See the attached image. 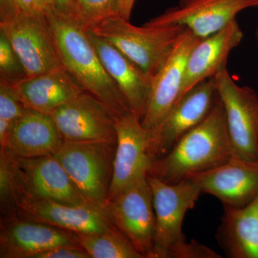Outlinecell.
<instances>
[{"instance_id": "7a4b0ae2", "label": "cell", "mask_w": 258, "mask_h": 258, "mask_svg": "<svg viewBox=\"0 0 258 258\" xmlns=\"http://www.w3.org/2000/svg\"><path fill=\"white\" fill-rule=\"evenodd\" d=\"M46 18L61 66L81 89L104 103L118 118L132 111L102 63L87 30L54 11Z\"/></svg>"}, {"instance_id": "3957f363", "label": "cell", "mask_w": 258, "mask_h": 258, "mask_svg": "<svg viewBox=\"0 0 258 258\" xmlns=\"http://www.w3.org/2000/svg\"><path fill=\"white\" fill-rule=\"evenodd\" d=\"M183 26H134L119 15L96 24L91 30L134 61L153 79L170 55Z\"/></svg>"}, {"instance_id": "ac0fdd59", "label": "cell", "mask_w": 258, "mask_h": 258, "mask_svg": "<svg viewBox=\"0 0 258 258\" xmlns=\"http://www.w3.org/2000/svg\"><path fill=\"white\" fill-rule=\"evenodd\" d=\"M87 31L105 69L124 96L131 111L142 120L150 96L152 79L121 51L91 30Z\"/></svg>"}, {"instance_id": "484cf974", "label": "cell", "mask_w": 258, "mask_h": 258, "mask_svg": "<svg viewBox=\"0 0 258 258\" xmlns=\"http://www.w3.org/2000/svg\"><path fill=\"white\" fill-rule=\"evenodd\" d=\"M0 200L2 207L14 216L16 211V184L9 156L3 151L0 154Z\"/></svg>"}, {"instance_id": "9a60e30c", "label": "cell", "mask_w": 258, "mask_h": 258, "mask_svg": "<svg viewBox=\"0 0 258 258\" xmlns=\"http://www.w3.org/2000/svg\"><path fill=\"white\" fill-rule=\"evenodd\" d=\"M50 114L64 141H117L118 117L89 93H81Z\"/></svg>"}, {"instance_id": "5b68a950", "label": "cell", "mask_w": 258, "mask_h": 258, "mask_svg": "<svg viewBox=\"0 0 258 258\" xmlns=\"http://www.w3.org/2000/svg\"><path fill=\"white\" fill-rule=\"evenodd\" d=\"M152 188L156 216V231L150 258H172L186 242L182 232L184 217L195 207L202 194L193 180L186 179L174 184L147 175Z\"/></svg>"}, {"instance_id": "ffe728a7", "label": "cell", "mask_w": 258, "mask_h": 258, "mask_svg": "<svg viewBox=\"0 0 258 258\" xmlns=\"http://www.w3.org/2000/svg\"><path fill=\"white\" fill-rule=\"evenodd\" d=\"M242 38L243 32L235 19L220 31L202 39L190 52L181 96L226 67L230 52Z\"/></svg>"}, {"instance_id": "d4e9b609", "label": "cell", "mask_w": 258, "mask_h": 258, "mask_svg": "<svg viewBox=\"0 0 258 258\" xmlns=\"http://www.w3.org/2000/svg\"><path fill=\"white\" fill-rule=\"evenodd\" d=\"M27 77L20 57L4 32L0 30V79L16 83Z\"/></svg>"}, {"instance_id": "603a6c76", "label": "cell", "mask_w": 258, "mask_h": 258, "mask_svg": "<svg viewBox=\"0 0 258 258\" xmlns=\"http://www.w3.org/2000/svg\"><path fill=\"white\" fill-rule=\"evenodd\" d=\"M74 233V238L91 258H144L118 228L98 234Z\"/></svg>"}, {"instance_id": "7c38bea8", "label": "cell", "mask_w": 258, "mask_h": 258, "mask_svg": "<svg viewBox=\"0 0 258 258\" xmlns=\"http://www.w3.org/2000/svg\"><path fill=\"white\" fill-rule=\"evenodd\" d=\"M20 218L50 224L76 233L98 234L115 227L106 210L94 205L73 206L17 192Z\"/></svg>"}, {"instance_id": "8fae6325", "label": "cell", "mask_w": 258, "mask_h": 258, "mask_svg": "<svg viewBox=\"0 0 258 258\" xmlns=\"http://www.w3.org/2000/svg\"><path fill=\"white\" fill-rule=\"evenodd\" d=\"M115 130L116 147L108 201L147 177L152 163L149 152V134L140 118L128 112L117 118Z\"/></svg>"}, {"instance_id": "52a82bcc", "label": "cell", "mask_w": 258, "mask_h": 258, "mask_svg": "<svg viewBox=\"0 0 258 258\" xmlns=\"http://www.w3.org/2000/svg\"><path fill=\"white\" fill-rule=\"evenodd\" d=\"M9 157L16 194L23 193L73 206L93 205L81 194L55 156Z\"/></svg>"}, {"instance_id": "d6986e66", "label": "cell", "mask_w": 258, "mask_h": 258, "mask_svg": "<svg viewBox=\"0 0 258 258\" xmlns=\"http://www.w3.org/2000/svg\"><path fill=\"white\" fill-rule=\"evenodd\" d=\"M63 142L50 113L28 108L13 123L1 151L14 157H43L54 155Z\"/></svg>"}, {"instance_id": "30bf717a", "label": "cell", "mask_w": 258, "mask_h": 258, "mask_svg": "<svg viewBox=\"0 0 258 258\" xmlns=\"http://www.w3.org/2000/svg\"><path fill=\"white\" fill-rule=\"evenodd\" d=\"M4 32L23 62L28 77L62 67L46 15L19 12L0 23Z\"/></svg>"}, {"instance_id": "d6a6232c", "label": "cell", "mask_w": 258, "mask_h": 258, "mask_svg": "<svg viewBox=\"0 0 258 258\" xmlns=\"http://www.w3.org/2000/svg\"><path fill=\"white\" fill-rule=\"evenodd\" d=\"M13 123L9 120L0 118V145H1V148L4 147L7 139L9 136Z\"/></svg>"}, {"instance_id": "6da1fadb", "label": "cell", "mask_w": 258, "mask_h": 258, "mask_svg": "<svg viewBox=\"0 0 258 258\" xmlns=\"http://www.w3.org/2000/svg\"><path fill=\"white\" fill-rule=\"evenodd\" d=\"M233 157L225 108L218 94L208 116L152 161L148 174L169 184L211 170Z\"/></svg>"}, {"instance_id": "f546056e", "label": "cell", "mask_w": 258, "mask_h": 258, "mask_svg": "<svg viewBox=\"0 0 258 258\" xmlns=\"http://www.w3.org/2000/svg\"><path fill=\"white\" fill-rule=\"evenodd\" d=\"M19 12L15 0H0V23L13 18Z\"/></svg>"}, {"instance_id": "7402d4cb", "label": "cell", "mask_w": 258, "mask_h": 258, "mask_svg": "<svg viewBox=\"0 0 258 258\" xmlns=\"http://www.w3.org/2000/svg\"><path fill=\"white\" fill-rule=\"evenodd\" d=\"M219 237L229 257L258 258V195L245 206H225Z\"/></svg>"}, {"instance_id": "e0dca14e", "label": "cell", "mask_w": 258, "mask_h": 258, "mask_svg": "<svg viewBox=\"0 0 258 258\" xmlns=\"http://www.w3.org/2000/svg\"><path fill=\"white\" fill-rule=\"evenodd\" d=\"M9 221L0 234L1 258H32L59 246H80L74 232L50 224L15 216Z\"/></svg>"}, {"instance_id": "836d02e7", "label": "cell", "mask_w": 258, "mask_h": 258, "mask_svg": "<svg viewBox=\"0 0 258 258\" xmlns=\"http://www.w3.org/2000/svg\"><path fill=\"white\" fill-rule=\"evenodd\" d=\"M39 7L45 15L54 11L53 5L51 0H37Z\"/></svg>"}, {"instance_id": "277c9868", "label": "cell", "mask_w": 258, "mask_h": 258, "mask_svg": "<svg viewBox=\"0 0 258 258\" xmlns=\"http://www.w3.org/2000/svg\"><path fill=\"white\" fill-rule=\"evenodd\" d=\"M116 142L64 141L54 154L85 198L103 209L113 178Z\"/></svg>"}, {"instance_id": "8992f818", "label": "cell", "mask_w": 258, "mask_h": 258, "mask_svg": "<svg viewBox=\"0 0 258 258\" xmlns=\"http://www.w3.org/2000/svg\"><path fill=\"white\" fill-rule=\"evenodd\" d=\"M217 94L225 108L233 157L258 162V96L238 86L226 67L215 76Z\"/></svg>"}, {"instance_id": "4dcf8cb0", "label": "cell", "mask_w": 258, "mask_h": 258, "mask_svg": "<svg viewBox=\"0 0 258 258\" xmlns=\"http://www.w3.org/2000/svg\"><path fill=\"white\" fill-rule=\"evenodd\" d=\"M19 11L28 15H38L44 13L39 7L37 0H15Z\"/></svg>"}, {"instance_id": "9c48e42d", "label": "cell", "mask_w": 258, "mask_h": 258, "mask_svg": "<svg viewBox=\"0 0 258 258\" xmlns=\"http://www.w3.org/2000/svg\"><path fill=\"white\" fill-rule=\"evenodd\" d=\"M105 210L111 221L144 257L154 247L156 216L152 188L147 177L108 200Z\"/></svg>"}, {"instance_id": "1f68e13d", "label": "cell", "mask_w": 258, "mask_h": 258, "mask_svg": "<svg viewBox=\"0 0 258 258\" xmlns=\"http://www.w3.org/2000/svg\"><path fill=\"white\" fill-rule=\"evenodd\" d=\"M137 0H120L118 15L126 20H130L132 10Z\"/></svg>"}, {"instance_id": "83f0119b", "label": "cell", "mask_w": 258, "mask_h": 258, "mask_svg": "<svg viewBox=\"0 0 258 258\" xmlns=\"http://www.w3.org/2000/svg\"><path fill=\"white\" fill-rule=\"evenodd\" d=\"M32 258H91L81 246H59L39 252Z\"/></svg>"}, {"instance_id": "44dd1931", "label": "cell", "mask_w": 258, "mask_h": 258, "mask_svg": "<svg viewBox=\"0 0 258 258\" xmlns=\"http://www.w3.org/2000/svg\"><path fill=\"white\" fill-rule=\"evenodd\" d=\"M13 84L27 108L47 113L84 92L62 67Z\"/></svg>"}, {"instance_id": "f1b7e54d", "label": "cell", "mask_w": 258, "mask_h": 258, "mask_svg": "<svg viewBox=\"0 0 258 258\" xmlns=\"http://www.w3.org/2000/svg\"><path fill=\"white\" fill-rule=\"evenodd\" d=\"M51 2L56 14L81 23L77 0H51Z\"/></svg>"}, {"instance_id": "ba28073f", "label": "cell", "mask_w": 258, "mask_h": 258, "mask_svg": "<svg viewBox=\"0 0 258 258\" xmlns=\"http://www.w3.org/2000/svg\"><path fill=\"white\" fill-rule=\"evenodd\" d=\"M217 95L215 76L183 95L149 134L152 161L163 157L185 134L200 124L211 111Z\"/></svg>"}, {"instance_id": "2e32d148", "label": "cell", "mask_w": 258, "mask_h": 258, "mask_svg": "<svg viewBox=\"0 0 258 258\" xmlns=\"http://www.w3.org/2000/svg\"><path fill=\"white\" fill-rule=\"evenodd\" d=\"M186 178L195 181L202 193L219 199L224 206L241 208L258 195V162L232 157L218 167Z\"/></svg>"}, {"instance_id": "e575fe53", "label": "cell", "mask_w": 258, "mask_h": 258, "mask_svg": "<svg viewBox=\"0 0 258 258\" xmlns=\"http://www.w3.org/2000/svg\"><path fill=\"white\" fill-rule=\"evenodd\" d=\"M255 37H256V40H257V45H258V27H257V30H256V32H255Z\"/></svg>"}, {"instance_id": "4316f807", "label": "cell", "mask_w": 258, "mask_h": 258, "mask_svg": "<svg viewBox=\"0 0 258 258\" xmlns=\"http://www.w3.org/2000/svg\"><path fill=\"white\" fill-rule=\"evenodd\" d=\"M27 109L14 84L0 79V118L14 123Z\"/></svg>"}, {"instance_id": "cb8c5ba5", "label": "cell", "mask_w": 258, "mask_h": 258, "mask_svg": "<svg viewBox=\"0 0 258 258\" xmlns=\"http://www.w3.org/2000/svg\"><path fill=\"white\" fill-rule=\"evenodd\" d=\"M81 24L90 29L107 18L118 15L120 0H77Z\"/></svg>"}, {"instance_id": "4fadbf2b", "label": "cell", "mask_w": 258, "mask_h": 258, "mask_svg": "<svg viewBox=\"0 0 258 258\" xmlns=\"http://www.w3.org/2000/svg\"><path fill=\"white\" fill-rule=\"evenodd\" d=\"M253 8H258V0H181L144 25L183 26L205 38L225 28L242 10Z\"/></svg>"}, {"instance_id": "5bb4252c", "label": "cell", "mask_w": 258, "mask_h": 258, "mask_svg": "<svg viewBox=\"0 0 258 258\" xmlns=\"http://www.w3.org/2000/svg\"><path fill=\"white\" fill-rule=\"evenodd\" d=\"M189 29L180 35L170 55L153 78L152 90L142 125L148 133L154 130L181 97L190 52L202 40Z\"/></svg>"}]
</instances>
